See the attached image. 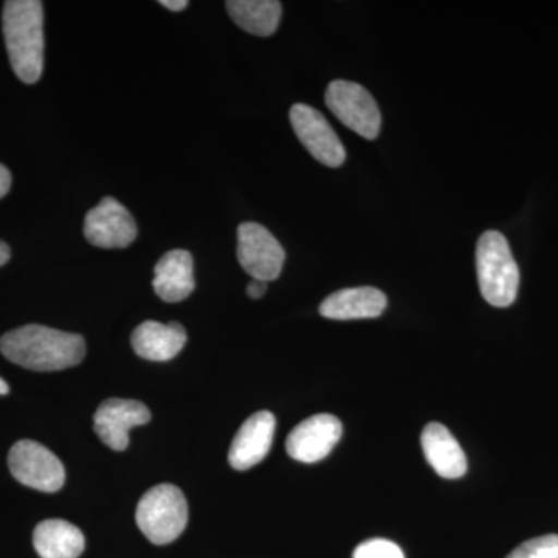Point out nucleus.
Here are the masks:
<instances>
[{
	"mask_svg": "<svg viewBox=\"0 0 558 558\" xmlns=\"http://www.w3.org/2000/svg\"><path fill=\"white\" fill-rule=\"evenodd\" d=\"M326 106L355 134L376 140L381 126L377 101L365 87L352 81L337 80L329 84L325 95Z\"/></svg>",
	"mask_w": 558,
	"mask_h": 558,
	"instance_id": "obj_5",
	"label": "nucleus"
},
{
	"mask_svg": "<svg viewBox=\"0 0 558 558\" xmlns=\"http://www.w3.org/2000/svg\"><path fill=\"white\" fill-rule=\"evenodd\" d=\"M11 256L10 247L5 242L0 241V267L9 263Z\"/></svg>",
	"mask_w": 558,
	"mask_h": 558,
	"instance_id": "obj_24",
	"label": "nucleus"
},
{
	"mask_svg": "<svg viewBox=\"0 0 558 558\" xmlns=\"http://www.w3.org/2000/svg\"><path fill=\"white\" fill-rule=\"evenodd\" d=\"M154 274V292L165 303H180L196 288L193 256L185 250H172L161 256Z\"/></svg>",
	"mask_w": 558,
	"mask_h": 558,
	"instance_id": "obj_14",
	"label": "nucleus"
},
{
	"mask_svg": "<svg viewBox=\"0 0 558 558\" xmlns=\"http://www.w3.org/2000/svg\"><path fill=\"white\" fill-rule=\"evenodd\" d=\"M226 5L234 24L263 38L277 32L282 16V5L278 0H229Z\"/></svg>",
	"mask_w": 558,
	"mask_h": 558,
	"instance_id": "obj_18",
	"label": "nucleus"
},
{
	"mask_svg": "<svg viewBox=\"0 0 558 558\" xmlns=\"http://www.w3.org/2000/svg\"><path fill=\"white\" fill-rule=\"evenodd\" d=\"M352 558H405V556L396 543L373 538L359 545Z\"/></svg>",
	"mask_w": 558,
	"mask_h": 558,
	"instance_id": "obj_20",
	"label": "nucleus"
},
{
	"mask_svg": "<svg viewBox=\"0 0 558 558\" xmlns=\"http://www.w3.org/2000/svg\"><path fill=\"white\" fill-rule=\"evenodd\" d=\"M343 425L332 414H315L290 432L286 449L290 458L314 464L328 457L339 444Z\"/></svg>",
	"mask_w": 558,
	"mask_h": 558,
	"instance_id": "obj_10",
	"label": "nucleus"
},
{
	"mask_svg": "<svg viewBox=\"0 0 558 558\" xmlns=\"http://www.w3.org/2000/svg\"><path fill=\"white\" fill-rule=\"evenodd\" d=\"M506 558H558V535L527 539Z\"/></svg>",
	"mask_w": 558,
	"mask_h": 558,
	"instance_id": "obj_19",
	"label": "nucleus"
},
{
	"mask_svg": "<svg viewBox=\"0 0 558 558\" xmlns=\"http://www.w3.org/2000/svg\"><path fill=\"white\" fill-rule=\"evenodd\" d=\"M387 296L379 289H343L333 292L319 304V314L325 318L340 319V322L377 318L387 310Z\"/></svg>",
	"mask_w": 558,
	"mask_h": 558,
	"instance_id": "obj_15",
	"label": "nucleus"
},
{
	"mask_svg": "<svg viewBox=\"0 0 558 558\" xmlns=\"http://www.w3.org/2000/svg\"><path fill=\"white\" fill-rule=\"evenodd\" d=\"M0 352L22 368L50 373L80 365L86 357V341L80 333L28 325L7 332Z\"/></svg>",
	"mask_w": 558,
	"mask_h": 558,
	"instance_id": "obj_1",
	"label": "nucleus"
},
{
	"mask_svg": "<svg viewBox=\"0 0 558 558\" xmlns=\"http://www.w3.org/2000/svg\"><path fill=\"white\" fill-rule=\"evenodd\" d=\"M275 427H277V421L270 411H259L250 416L231 442L229 451L231 468L242 472L259 464L269 454L274 444Z\"/></svg>",
	"mask_w": 558,
	"mask_h": 558,
	"instance_id": "obj_12",
	"label": "nucleus"
},
{
	"mask_svg": "<svg viewBox=\"0 0 558 558\" xmlns=\"http://www.w3.org/2000/svg\"><path fill=\"white\" fill-rule=\"evenodd\" d=\"M421 446L433 470L446 480H458L468 472V458L450 429L438 422L424 428Z\"/></svg>",
	"mask_w": 558,
	"mask_h": 558,
	"instance_id": "obj_13",
	"label": "nucleus"
},
{
	"mask_svg": "<svg viewBox=\"0 0 558 558\" xmlns=\"http://www.w3.org/2000/svg\"><path fill=\"white\" fill-rule=\"evenodd\" d=\"M33 546L40 558H78L86 548V538L69 521L46 520L33 532Z\"/></svg>",
	"mask_w": 558,
	"mask_h": 558,
	"instance_id": "obj_17",
	"label": "nucleus"
},
{
	"mask_svg": "<svg viewBox=\"0 0 558 558\" xmlns=\"http://www.w3.org/2000/svg\"><path fill=\"white\" fill-rule=\"evenodd\" d=\"M150 411L138 400L109 399L98 407L94 416V428L98 438L116 451L130 446V432L134 427L148 424Z\"/></svg>",
	"mask_w": 558,
	"mask_h": 558,
	"instance_id": "obj_11",
	"label": "nucleus"
},
{
	"mask_svg": "<svg viewBox=\"0 0 558 558\" xmlns=\"http://www.w3.org/2000/svg\"><path fill=\"white\" fill-rule=\"evenodd\" d=\"M11 189V174L9 171V168L3 167V165H0V199H2L3 196H7V193H9Z\"/></svg>",
	"mask_w": 558,
	"mask_h": 558,
	"instance_id": "obj_22",
	"label": "nucleus"
},
{
	"mask_svg": "<svg viewBox=\"0 0 558 558\" xmlns=\"http://www.w3.org/2000/svg\"><path fill=\"white\" fill-rule=\"evenodd\" d=\"M290 123L304 148L319 163L329 168H339L344 163L347 150L343 143L319 110L307 105L292 106Z\"/></svg>",
	"mask_w": 558,
	"mask_h": 558,
	"instance_id": "obj_8",
	"label": "nucleus"
},
{
	"mask_svg": "<svg viewBox=\"0 0 558 558\" xmlns=\"http://www.w3.org/2000/svg\"><path fill=\"white\" fill-rule=\"evenodd\" d=\"M135 520L149 542L168 545L178 539L189 524L185 495L172 484L153 487L140 499Z\"/></svg>",
	"mask_w": 558,
	"mask_h": 558,
	"instance_id": "obj_4",
	"label": "nucleus"
},
{
	"mask_svg": "<svg viewBox=\"0 0 558 558\" xmlns=\"http://www.w3.org/2000/svg\"><path fill=\"white\" fill-rule=\"evenodd\" d=\"M9 468L14 478L35 490L53 494L64 486V465L57 454L35 440H20L11 447Z\"/></svg>",
	"mask_w": 558,
	"mask_h": 558,
	"instance_id": "obj_6",
	"label": "nucleus"
},
{
	"mask_svg": "<svg viewBox=\"0 0 558 558\" xmlns=\"http://www.w3.org/2000/svg\"><path fill=\"white\" fill-rule=\"evenodd\" d=\"M160 5L171 11H182L185 10L190 3L186 2V0H161Z\"/></svg>",
	"mask_w": 558,
	"mask_h": 558,
	"instance_id": "obj_23",
	"label": "nucleus"
},
{
	"mask_svg": "<svg viewBox=\"0 0 558 558\" xmlns=\"http://www.w3.org/2000/svg\"><path fill=\"white\" fill-rule=\"evenodd\" d=\"M9 392H10L9 384H7V381L3 380L2 377H0V396L9 395Z\"/></svg>",
	"mask_w": 558,
	"mask_h": 558,
	"instance_id": "obj_25",
	"label": "nucleus"
},
{
	"mask_svg": "<svg viewBox=\"0 0 558 558\" xmlns=\"http://www.w3.org/2000/svg\"><path fill=\"white\" fill-rule=\"evenodd\" d=\"M131 343L140 357L168 362L185 347L186 332L179 323L145 322L132 332Z\"/></svg>",
	"mask_w": 558,
	"mask_h": 558,
	"instance_id": "obj_16",
	"label": "nucleus"
},
{
	"mask_svg": "<svg viewBox=\"0 0 558 558\" xmlns=\"http://www.w3.org/2000/svg\"><path fill=\"white\" fill-rule=\"evenodd\" d=\"M11 68L25 84L38 83L44 70V5L39 0H10L2 14Z\"/></svg>",
	"mask_w": 558,
	"mask_h": 558,
	"instance_id": "obj_2",
	"label": "nucleus"
},
{
	"mask_svg": "<svg viewBox=\"0 0 558 558\" xmlns=\"http://www.w3.org/2000/svg\"><path fill=\"white\" fill-rule=\"evenodd\" d=\"M238 259L250 277L269 282L281 275L286 252L266 227L244 222L238 229Z\"/></svg>",
	"mask_w": 558,
	"mask_h": 558,
	"instance_id": "obj_7",
	"label": "nucleus"
},
{
	"mask_svg": "<svg viewBox=\"0 0 558 558\" xmlns=\"http://www.w3.org/2000/svg\"><path fill=\"white\" fill-rule=\"evenodd\" d=\"M84 236L95 247L124 248L137 238V223L124 205L113 197H105L87 213Z\"/></svg>",
	"mask_w": 558,
	"mask_h": 558,
	"instance_id": "obj_9",
	"label": "nucleus"
},
{
	"mask_svg": "<svg viewBox=\"0 0 558 558\" xmlns=\"http://www.w3.org/2000/svg\"><path fill=\"white\" fill-rule=\"evenodd\" d=\"M267 292V282L266 281H259V279H253L252 282H250L247 288V295L250 299L253 300H259L263 299L264 293Z\"/></svg>",
	"mask_w": 558,
	"mask_h": 558,
	"instance_id": "obj_21",
	"label": "nucleus"
},
{
	"mask_svg": "<svg viewBox=\"0 0 558 558\" xmlns=\"http://www.w3.org/2000/svg\"><path fill=\"white\" fill-rule=\"evenodd\" d=\"M481 295L495 307L512 306L519 295L520 269L505 234L490 230L476 244Z\"/></svg>",
	"mask_w": 558,
	"mask_h": 558,
	"instance_id": "obj_3",
	"label": "nucleus"
}]
</instances>
